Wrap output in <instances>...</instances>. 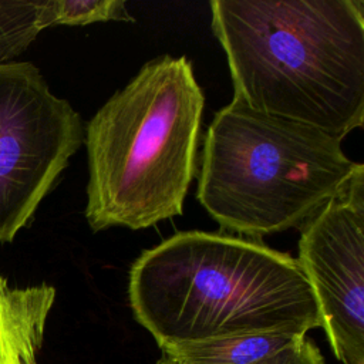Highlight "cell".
Listing matches in <instances>:
<instances>
[{
  "label": "cell",
  "instance_id": "ba28073f",
  "mask_svg": "<svg viewBox=\"0 0 364 364\" xmlns=\"http://www.w3.org/2000/svg\"><path fill=\"white\" fill-rule=\"evenodd\" d=\"M54 300L50 284L11 287L0 274V364H38Z\"/></svg>",
  "mask_w": 364,
  "mask_h": 364
},
{
  "label": "cell",
  "instance_id": "5b68a950",
  "mask_svg": "<svg viewBox=\"0 0 364 364\" xmlns=\"http://www.w3.org/2000/svg\"><path fill=\"white\" fill-rule=\"evenodd\" d=\"M84 134L80 114L33 63L0 64V243L30 222Z\"/></svg>",
  "mask_w": 364,
  "mask_h": 364
},
{
  "label": "cell",
  "instance_id": "9c48e42d",
  "mask_svg": "<svg viewBox=\"0 0 364 364\" xmlns=\"http://www.w3.org/2000/svg\"><path fill=\"white\" fill-rule=\"evenodd\" d=\"M44 28V0H0V64L11 63Z\"/></svg>",
  "mask_w": 364,
  "mask_h": 364
},
{
  "label": "cell",
  "instance_id": "8992f818",
  "mask_svg": "<svg viewBox=\"0 0 364 364\" xmlns=\"http://www.w3.org/2000/svg\"><path fill=\"white\" fill-rule=\"evenodd\" d=\"M343 364H364V169L301 225L299 259Z\"/></svg>",
  "mask_w": 364,
  "mask_h": 364
},
{
  "label": "cell",
  "instance_id": "3957f363",
  "mask_svg": "<svg viewBox=\"0 0 364 364\" xmlns=\"http://www.w3.org/2000/svg\"><path fill=\"white\" fill-rule=\"evenodd\" d=\"M203 105L189 60L161 55L97 111L84 134L91 230H138L183 212Z\"/></svg>",
  "mask_w": 364,
  "mask_h": 364
},
{
  "label": "cell",
  "instance_id": "52a82bcc",
  "mask_svg": "<svg viewBox=\"0 0 364 364\" xmlns=\"http://www.w3.org/2000/svg\"><path fill=\"white\" fill-rule=\"evenodd\" d=\"M158 364H324L307 334L266 331L162 348Z\"/></svg>",
  "mask_w": 364,
  "mask_h": 364
},
{
  "label": "cell",
  "instance_id": "7a4b0ae2",
  "mask_svg": "<svg viewBox=\"0 0 364 364\" xmlns=\"http://www.w3.org/2000/svg\"><path fill=\"white\" fill-rule=\"evenodd\" d=\"M136 321L162 348L253 333L307 334L321 316L297 259L200 230L144 250L128 284Z\"/></svg>",
  "mask_w": 364,
  "mask_h": 364
},
{
  "label": "cell",
  "instance_id": "277c9868",
  "mask_svg": "<svg viewBox=\"0 0 364 364\" xmlns=\"http://www.w3.org/2000/svg\"><path fill=\"white\" fill-rule=\"evenodd\" d=\"M361 169L340 138L233 98L206 131L196 196L220 228L259 237L301 226Z\"/></svg>",
  "mask_w": 364,
  "mask_h": 364
},
{
  "label": "cell",
  "instance_id": "30bf717a",
  "mask_svg": "<svg viewBox=\"0 0 364 364\" xmlns=\"http://www.w3.org/2000/svg\"><path fill=\"white\" fill-rule=\"evenodd\" d=\"M134 21L122 0H44V26H85L98 21Z\"/></svg>",
  "mask_w": 364,
  "mask_h": 364
},
{
  "label": "cell",
  "instance_id": "6da1fadb",
  "mask_svg": "<svg viewBox=\"0 0 364 364\" xmlns=\"http://www.w3.org/2000/svg\"><path fill=\"white\" fill-rule=\"evenodd\" d=\"M235 97L343 141L364 124L361 0H212Z\"/></svg>",
  "mask_w": 364,
  "mask_h": 364
}]
</instances>
